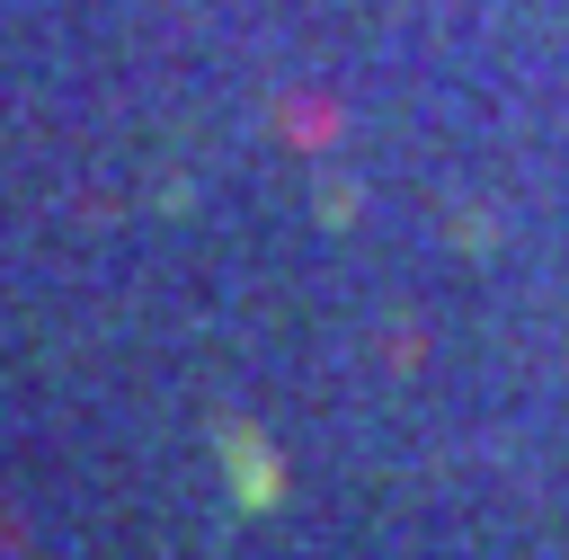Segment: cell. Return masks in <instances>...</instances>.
<instances>
[{"label": "cell", "instance_id": "obj_1", "mask_svg": "<svg viewBox=\"0 0 569 560\" xmlns=\"http://www.w3.org/2000/svg\"><path fill=\"white\" fill-rule=\"evenodd\" d=\"M222 462H231V507H240V516H267L276 489H284L267 436H258V427H222Z\"/></svg>", "mask_w": 569, "mask_h": 560}]
</instances>
